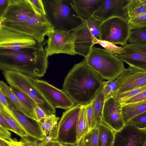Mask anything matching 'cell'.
<instances>
[{"instance_id": "4316f807", "label": "cell", "mask_w": 146, "mask_h": 146, "mask_svg": "<svg viewBox=\"0 0 146 146\" xmlns=\"http://www.w3.org/2000/svg\"><path fill=\"white\" fill-rule=\"evenodd\" d=\"M76 128L78 141L89 131L86 117V105L81 106L77 120Z\"/></svg>"}, {"instance_id": "8d00e7d4", "label": "cell", "mask_w": 146, "mask_h": 146, "mask_svg": "<svg viewBox=\"0 0 146 146\" xmlns=\"http://www.w3.org/2000/svg\"><path fill=\"white\" fill-rule=\"evenodd\" d=\"M135 124L139 129L146 127V111L136 116L129 122Z\"/></svg>"}, {"instance_id": "b9f144b4", "label": "cell", "mask_w": 146, "mask_h": 146, "mask_svg": "<svg viewBox=\"0 0 146 146\" xmlns=\"http://www.w3.org/2000/svg\"><path fill=\"white\" fill-rule=\"evenodd\" d=\"M9 130L0 126V138L9 140L12 138Z\"/></svg>"}, {"instance_id": "74e56055", "label": "cell", "mask_w": 146, "mask_h": 146, "mask_svg": "<svg viewBox=\"0 0 146 146\" xmlns=\"http://www.w3.org/2000/svg\"><path fill=\"white\" fill-rule=\"evenodd\" d=\"M146 100V90L138 95L128 99L121 104V105L135 103Z\"/></svg>"}, {"instance_id": "52a82bcc", "label": "cell", "mask_w": 146, "mask_h": 146, "mask_svg": "<svg viewBox=\"0 0 146 146\" xmlns=\"http://www.w3.org/2000/svg\"><path fill=\"white\" fill-rule=\"evenodd\" d=\"M102 22L92 17L72 31L73 44L76 54L84 58L88 54L94 46V38L100 39L99 28Z\"/></svg>"}, {"instance_id": "7402d4cb", "label": "cell", "mask_w": 146, "mask_h": 146, "mask_svg": "<svg viewBox=\"0 0 146 146\" xmlns=\"http://www.w3.org/2000/svg\"><path fill=\"white\" fill-rule=\"evenodd\" d=\"M59 119L55 114H53L48 115L38 122L46 137L45 140L52 141L56 140Z\"/></svg>"}, {"instance_id": "8992f818", "label": "cell", "mask_w": 146, "mask_h": 146, "mask_svg": "<svg viewBox=\"0 0 146 146\" xmlns=\"http://www.w3.org/2000/svg\"><path fill=\"white\" fill-rule=\"evenodd\" d=\"M10 30L30 36L37 42L42 44L44 37L54 30V28L46 15L40 16L36 14L27 21L19 23L2 24Z\"/></svg>"}, {"instance_id": "ee69618b", "label": "cell", "mask_w": 146, "mask_h": 146, "mask_svg": "<svg viewBox=\"0 0 146 146\" xmlns=\"http://www.w3.org/2000/svg\"><path fill=\"white\" fill-rule=\"evenodd\" d=\"M8 5V0H0V18L3 16Z\"/></svg>"}, {"instance_id": "60d3db41", "label": "cell", "mask_w": 146, "mask_h": 146, "mask_svg": "<svg viewBox=\"0 0 146 146\" xmlns=\"http://www.w3.org/2000/svg\"><path fill=\"white\" fill-rule=\"evenodd\" d=\"M62 145L56 140L47 141L45 140L38 143V146H62Z\"/></svg>"}, {"instance_id": "4dcf8cb0", "label": "cell", "mask_w": 146, "mask_h": 146, "mask_svg": "<svg viewBox=\"0 0 146 146\" xmlns=\"http://www.w3.org/2000/svg\"><path fill=\"white\" fill-rule=\"evenodd\" d=\"M127 42L146 45V27L131 30Z\"/></svg>"}, {"instance_id": "7c38bea8", "label": "cell", "mask_w": 146, "mask_h": 146, "mask_svg": "<svg viewBox=\"0 0 146 146\" xmlns=\"http://www.w3.org/2000/svg\"><path fill=\"white\" fill-rule=\"evenodd\" d=\"M8 1L7 7L0 18V23H21L36 14L28 0H8Z\"/></svg>"}, {"instance_id": "f1b7e54d", "label": "cell", "mask_w": 146, "mask_h": 146, "mask_svg": "<svg viewBox=\"0 0 146 146\" xmlns=\"http://www.w3.org/2000/svg\"><path fill=\"white\" fill-rule=\"evenodd\" d=\"M0 114L5 119L15 131V133L21 137L28 136L25 130L5 109L0 106Z\"/></svg>"}, {"instance_id": "d590c367", "label": "cell", "mask_w": 146, "mask_h": 146, "mask_svg": "<svg viewBox=\"0 0 146 146\" xmlns=\"http://www.w3.org/2000/svg\"><path fill=\"white\" fill-rule=\"evenodd\" d=\"M35 13L39 15H46V13L43 1L28 0Z\"/></svg>"}, {"instance_id": "6da1fadb", "label": "cell", "mask_w": 146, "mask_h": 146, "mask_svg": "<svg viewBox=\"0 0 146 146\" xmlns=\"http://www.w3.org/2000/svg\"><path fill=\"white\" fill-rule=\"evenodd\" d=\"M104 81L84 59L74 65L65 77L62 90L76 104L86 105L103 88Z\"/></svg>"}, {"instance_id": "44dd1931", "label": "cell", "mask_w": 146, "mask_h": 146, "mask_svg": "<svg viewBox=\"0 0 146 146\" xmlns=\"http://www.w3.org/2000/svg\"><path fill=\"white\" fill-rule=\"evenodd\" d=\"M0 91L15 107L27 117L38 122L36 117L21 102L13 92L11 87L3 81H0Z\"/></svg>"}, {"instance_id": "681fc988", "label": "cell", "mask_w": 146, "mask_h": 146, "mask_svg": "<svg viewBox=\"0 0 146 146\" xmlns=\"http://www.w3.org/2000/svg\"><path fill=\"white\" fill-rule=\"evenodd\" d=\"M140 129L146 132V127L143 129Z\"/></svg>"}, {"instance_id": "7dc6e473", "label": "cell", "mask_w": 146, "mask_h": 146, "mask_svg": "<svg viewBox=\"0 0 146 146\" xmlns=\"http://www.w3.org/2000/svg\"><path fill=\"white\" fill-rule=\"evenodd\" d=\"M0 146H9L3 140L0 139Z\"/></svg>"}, {"instance_id": "8fae6325", "label": "cell", "mask_w": 146, "mask_h": 146, "mask_svg": "<svg viewBox=\"0 0 146 146\" xmlns=\"http://www.w3.org/2000/svg\"><path fill=\"white\" fill-rule=\"evenodd\" d=\"M33 82L36 87L54 108L67 110L76 105L62 90L57 88L47 82L37 78H34Z\"/></svg>"}, {"instance_id": "bcb514c9", "label": "cell", "mask_w": 146, "mask_h": 146, "mask_svg": "<svg viewBox=\"0 0 146 146\" xmlns=\"http://www.w3.org/2000/svg\"><path fill=\"white\" fill-rule=\"evenodd\" d=\"M3 140L9 146H22L19 141L17 139L12 138L9 140L0 139Z\"/></svg>"}, {"instance_id": "1f68e13d", "label": "cell", "mask_w": 146, "mask_h": 146, "mask_svg": "<svg viewBox=\"0 0 146 146\" xmlns=\"http://www.w3.org/2000/svg\"><path fill=\"white\" fill-rule=\"evenodd\" d=\"M146 90V86L113 96L120 104Z\"/></svg>"}, {"instance_id": "7a4b0ae2", "label": "cell", "mask_w": 146, "mask_h": 146, "mask_svg": "<svg viewBox=\"0 0 146 146\" xmlns=\"http://www.w3.org/2000/svg\"><path fill=\"white\" fill-rule=\"evenodd\" d=\"M48 57L42 44L17 51L0 49V69L3 71L19 72L34 78H41L46 73Z\"/></svg>"}, {"instance_id": "ab89813d", "label": "cell", "mask_w": 146, "mask_h": 146, "mask_svg": "<svg viewBox=\"0 0 146 146\" xmlns=\"http://www.w3.org/2000/svg\"><path fill=\"white\" fill-rule=\"evenodd\" d=\"M35 112L38 122L49 115L38 105L35 108Z\"/></svg>"}, {"instance_id": "836d02e7", "label": "cell", "mask_w": 146, "mask_h": 146, "mask_svg": "<svg viewBox=\"0 0 146 146\" xmlns=\"http://www.w3.org/2000/svg\"><path fill=\"white\" fill-rule=\"evenodd\" d=\"M128 21L131 30L146 27V13Z\"/></svg>"}, {"instance_id": "d4e9b609", "label": "cell", "mask_w": 146, "mask_h": 146, "mask_svg": "<svg viewBox=\"0 0 146 146\" xmlns=\"http://www.w3.org/2000/svg\"><path fill=\"white\" fill-rule=\"evenodd\" d=\"M96 126L99 130L98 146H113L115 132L102 122Z\"/></svg>"}, {"instance_id": "cb8c5ba5", "label": "cell", "mask_w": 146, "mask_h": 146, "mask_svg": "<svg viewBox=\"0 0 146 146\" xmlns=\"http://www.w3.org/2000/svg\"><path fill=\"white\" fill-rule=\"evenodd\" d=\"M121 105L122 115L125 124L136 116L146 111V100Z\"/></svg>"}, {"instance_id": "9a60e30c", "label": "cell", "mask_w": 146, "mask_h": 146, "mask_svg": "<svg viewBox=\"0 0 146 146\" xmlns=\"http://www.w3.org/2000/svg\"><path fill=\"white\" fill-rule=\"evenodd\" d=\"M146 132L129 122L120 131L115 132L113 146H145Z\"/></svg>"}, {"instance_id": "4fadbf2b", "label": "cell", "mask_w": 146, "mask_h": 146, "mask_svg": "<svg viewBox=\"0 0 146 146\" xmlns=\"http://www.w3.org/2000/svg\"><path fill=\"white\" fill-rule=\"evenodd\" d=\"M113 54L129 66L146 72V45L127 44L120 50Z\"/></svg>"}, {"instance_id": "9c48e42d", "label": "cell", "mask_w": 146, "mask_h": 146, "mask_svg": "<svg viewBox=\"0 0 146 146\" xmlns=\"http://www.w3.org/2000/svg\"><path fill=\"white\" fill-rule=\"evenodd\" d=\"M81 106L76 104L63 113L55 140L62 145L74 146L78 141L77 122Z\"/></svg>"}, {"instance_id": "83f0119b", "label": "cell", "mask_w": 146, "mask_h": 146, "mask_svg": "<svg viewBox=\"0 0 146 146\" xmlns=\"http://www.w3.org/2000/svg\"><path fill=\"white\" fill-rule=\"evenodd\" d=\"M98 132L96 126L81 137L74 146H98Z\"/></svg>"}, {"instance_id": "2e32d148", "label": "cell", "mask_w": 146, "mask_h": 146, "mask_svg": "<svg viewBox=\"0 0 146 146\" xmlns=\"http://www.w3.org/2000/svg\"><path fill=\"white\" fill-rule=\"evenodd\" d=\"M116 79L119 87L112 96L146 86V72L130 66Z\"/></svg>"}, {"instance_id": "484cf974", "label": "cell", "mask_w": 146, "mask_h": 146, "mask_svg": "<svg viewBox=\"0 0 146 146\" xmlns=\"http://www.w3.org/2000/svg\"><path fill=\"white\" fill-rule=\"evenodd\" d=\"M105 101L104 96L102 89L93 100L92 106L96 126L102 122V114Z\"/></svg>"}, {"instance_id": "5b68a950", "label": "cell", "mask_w": 146, "mask_h": 146, "mask_svg": "<svg viewBox=\"0 0 146 146\" xmlns=\"http://www.w3.org/2000/svg\"><path fill=\"white\" fill-rule=\"evenodd\" d=\"M3 73L10 86L18 89L25 93L48 115L55 113V109L35 86L33 82L34 78L15 71H3Z\"/></svg>"}, {"instance_id": "277c9868", "label": "cell", "mask_w": 146, "mask_h": 146, "mask_svg": "<svg viewBox=\"0 0 146 146\" xmlns=\"http://www.w3.org/2000/svg\"><path fill=\"white\" fill-rule=\"evenodd\" d=\"M84 60L103 79L114 80L125 70L123 62L105 49L92 46Z\"/></svg>"}, {"instance_id": "d6986e66", "label": "cell", "mask_w": 146, "mask_h": 146, "mask_svg": "<svg viewBox=\"0 0 146 146\" xmlns=\"http://www.w3.org/2000/svg\"><path fill=\"white\" fill-rule=\"evenodd\" d=\"M127 1L126 0H104L93 17L102 22L113 17H123V7Z\"/></svg>"}, {"instance_id": "ffe728a7", "label": "cell", "mask_w": 146, "mask_h": 146, "mask_svg": "<svg viewBox=\"0 0 146 146\" xmlns=\"http://www.w3.org/2000/svg\"><path fill=\"white\" fill-rule=\"evenodd\" d=\"M104 0H71L70 3L73 9L83 23L93 17Z\"/></svg>"}, {"instance_id": "7bdbcfd3", "label": "cell", "mask_w": 146, "mask_h": 146, "mask_svg": "<svg viewBox=\"0 0 146 146\" xmlns=\"http://www.w3.org/2000/svg\"><path fill=\"white\" fill-rule=\"evenodd\" d=\"M0 126L15 133V131L5 119L0 114Z\"/></svg>"}, {"instance_id": "e575fe53", "label": "cell", "mask_w": 146, "mask_h": 146, "mask_svg": "<svg viewBox=\"0 0 146 146\" xmlns=\"http://www.w3.org/2000/svg\"><path fill=\"white\" fill-rule=\"evenodd\" d=\"M92 104L93 100L86 105V117L89 131L96 126Z\"/></svg>"}, {"instance_id": "3957f363", "label": "cell", "mask_w": 146, "mask_h": 146, "mask_svg": "<svg viewBox=\"0 0 146 146\" xmlns=\"http://www.w3.org/2000/svg\"><path fill=\"white\" fill-rule=\"evenodd\" d=\"M46 15L54 30L72 31L82 23L72 8L70 0H44Z\"/></svg>"}, {"instance_id": "d6a6232c", "label": "cell", "mask_w": 146, "mask_h": 146, "mask_svg": "<svg viewBox=\"0 0 146 146\" xmlns=\"http://www.w3.org/2000/svg\"><path fill=\"white\" fill-rule=\"evenodd\" d=\"M93 44L94 45L98 44L104 47L105 49L113 54L116 53L122 48V47H119L110 42L99 40L95 38L93 40Z\"/></svg>"}, {"instance_id": "ac0fdd59", "label": "cell", "mask_w": 146, "mask_h": 146, "mask_svg": "<svg viewBox=\"0 0 146 146\" xmlns=\"http://www.w3.org/2000/svg\"><path fill=\"white\" fill-rule=\"evenodd\" d=\"M9 107L7 109L1 105L25 130L28 136L40 141L45 140L46 137L39 123H36L30 121L29 118L18 111L8 99Z\"/></svg>"}, {"instance_id": "5bb4252c", "label": "cell", "mask_w": 146, "mask_h": 146, "mask_svg": "<svg viewBox=\"0 0 146 146\" xmlns=\"http://www.w3.org/2000/svg\"><path fill=\"white\" fill-rule=\"evenodd\" d=\"M37 43L33 38L0 27V49L17 51L29 48Z\"/></svg>"}, {"instance_id": "e0dca14e", "label": "cell", "mask_w": 146, "mask_h": 146, "mask_svg": "<svg viewBox=\"0 0 146 146\" xmlns=\"http://www.w3.org/2000/svg\"><path fill=\"white\" fill-rule=\"evenodd\" d=\"M102 121L115 132L120 131L125 125L122 105L113 96L109 97L105 101Z\"/></svg>"}, {"instance_id": "ba28073f", "label": "cell", "mask_w": 146, "mask_h": 146, "mask_svg": "<svg viewBox=\"0 0 146 146\" xmlns=\"http://www.w3.org/2000/svg\"><path fill=\"white\" fill-rule=\"evenodd\" d=\"M128 21L122 17H114L103 21L99 28L100 40L124 46L129 38Z\"/></svg>"}, {"instance_id": "816d5d0a", "label": "cell", "mask_w": 146, "mask_h": 146, "mask_svg": "<svg viewBox=\"0 0 146 146\" xmlns=\"http://www.w3.org/2000/svg\"><path fill=\"white\" fill-rule=\"evenodd\" d=\"M145 146H146V144H145Z\"/></svg>"}, {"instance_id": "30bf717a", "label": "cell", "mask_w": 146, "mask_h": 146, "mask_svg": "<svg viewBox=\"0 0 146 146\" xmlns=\"http://www.w3.org/2000/svg\"><path fill=\"white\" fill-rule=\"evenodd\" d=\"M48 39L44 48L48 57L58 54L75 55L72 31L54 30L47 35Z\"/></svg>"}, {"instance_id": "f35d334b", "label": "cell", "mask_w": 146, "mask_h": 146, "mask_svg": "<svg viewBox=\"0 0 146 146\" xmlns=\"http://www.w3.org/2000/svg\"><path fill=\"white\" fill-rule=\"evenodd\" d=\"M29 136L21 137L19 141L22 146H38L37 140H33Z\"/></svg>"}, {"instance_id": "f907efd6", "label": "cell", "mask_w": 146, "mask_h": 146, "mask_svg": "<svg viewBox=\"0 0 146 146\" xmlns=\"http://www.w3.org/2000/svg\"><path fill=\"white\" fill-rule=\"evenodd\" d=\"M62 146H69L68 145H63Z\"/></svg>"}, {"instance_id": "603a6c76", "label": "cell", "mask_w": 146, "mask_h": 146, "mask_svg": "<svg viewBox=\"0 0 146 146\" xmlns=\"http://www.w3.org/2000/svg\"><path fill=\"white\" fill-rule=\"evenodd\" d=\"M123 9V17L127 21L146 13V6L140 0H127Z\"/></svg>"}, {"instance_id": "f546056e", "label": "cell", "mask_w": 146, "mask_h": 146, "mask_svg": "<svg viewBox=\"0 0 146 146\" xmlns=\"http://www.w3.org/2000/svg\"><path fill=\"white\" fill-rule=\"evenodd\" d=\"M11 87L13 92L21 102L36 116L35 109L38 105L36 102L21 90L14 87Z\"/></svg>"}, {"instance_id": "f6af8a7d", "label": "cell", "mask_w": 146, "mask_h": 146, "mask_svg": "<svg viewBox=\"0 0 146 146\" xmlns=\"http://www.w3.org/2000/svg\"><path fill=\"white\" fill-rule=\"evenodd\" d=\"M0 104L6 108H8L9 105L7 98L0 91Z\"/></svg>"}, {"instance_id": "c3c4849f", "label": "cell", "mask_w": 146, "mask_h": 146, "mask_svg": "<svg viewBox=\"0 0 146 146\" xmlns=\"http://www.w3.org/2000/svg\"><path fill=\"white\" fill-rule=\"evenodd\" d=\"M140 1L142 4L146 6V0H140Z\"/></svg>"}]
</instances>
